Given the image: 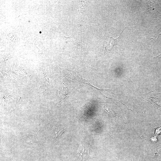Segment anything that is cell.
Listing matches in <instances>:
<instances>
[{"label":"cell","instance_id":"cell-5","mask_svg":"<svg viewBox=\"0 0 161 161\" xmlns=\"http://www.w3.org/2000/svg\"><path fill=\"white\" fill-rule=\"evenodd\" d=\"M119 38H114L111 37L106 39L104 43V52H107L111 50L114 46L117 44Z\"/></svg>","mask_w":161,"mask_h":161},{"label":"cell","instance_id":"cell-3","mask_svg":"<svg viewBox=\"0 0 161 161\" xmlns=\"http://www.w3.org/2000/svg\"><path fill=\"white\" fill-rule=\"evenodd\" d=\"M148 93V99L152 101L153 104L156 107L160 106L161 107V93H157L152 91Z\"/></svg>","mask_w":161,"mask_h":161},{"label":"cell","instance_id":"cell-4","mask_svg":"<svg viewBox=\"0 0 161 161\" xmlns=\"http://www.w3.org/2000/svg\"><path fill=\"white\" fill-rule=\"evenodd\" d=\"M65 129V127L61 124H59L54 127L52 130V138L54 140H58Z\"/></svg>","mask_w":161,"mask_h":161},{"label":"cell","instance_id":"cell-2","mask_svg":"<svg viewBox=\"0 0 161 161\" xmlns=\"http://www.w3.org/2000/svg\"><path fill=\"white\" fill-rule=\"evenodd\" d=\"M39 130L35 133L32 134H28L24 136L22 138V141L27 145H32L34 146V145L39 144L37 138V135Z\"/></svg>","mask_w":161,"mask_h":161},{"label":"cell","instance_id":"cell-6","mask_svg":"<svg viewBox=\"0 0 161 161\" xmlns=\"http://www.w3.org/2000/svg\"><path fill=\"white\" fill-rule=\"evenodd\" d=\"M148 4H149L148 5L149 9L151 10V12L153 13L154 14L160 12L159 11L161 9L160 7L151 2H150Z\"/></svg>","mask_w":161,"mask_h":161},{"label":"cell","instance_id":"cell-1","mask_svg":"<svg viewBox=\"0 0 161 161\" xmlns=\"http://www.w3.org/2000/svg\"><path fill=\"white\" fill-rule=\"evenodd\" d=\"M91 159L89 150L83 145L80 144L74 161H89Z\"/></svg>","mask_w":161,"mask_h":161}]
</instances>
